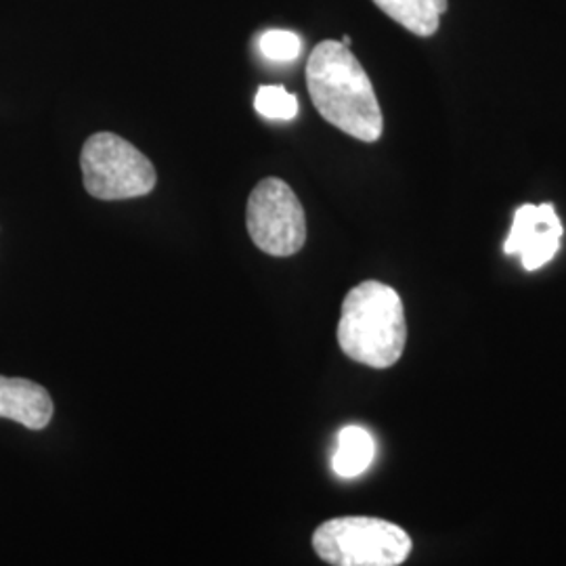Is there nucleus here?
<instances>
[{
    "mask_svg": "<svg viewBox=\"0 0 566 566\" xmlns=\"http://www.w3.org/2000/svg\"><path fill=\"white\" fill-rule=\"evenodd\" d=\"M306 86L324 120L353 139L376 143L385 118L364 65L340 41L319 42L306 63Z\"/></svg>",
    "mask_w": 566,
    "mask_h": 566,
    "instance_id": "1",
    "label": "nucleus"
},
{
    "mask_svg": "<svg viewBox=\"0 0 566 566\" xmlns=\"http://www.w3.org/2000/svg\"><path fill=\"white\" fill-rule=\"evenodd\" d=\"M407 322L401 296L382 282L355 285L343 303L338 344L357 364L386 369L403 355Z\"/></svg>",
    "mask_w": 566,
    "mask_h": 566,
    "instance_id": "2",
    "label": "nucleus"
},
{
    "mask_svg": "<svg viewBox=\"0 0 566 566\" xmlns=\"http://www.w3.org/2000/svg\"><path fill=\"white\" fill-rule=\"evenodd\" d=\"M317 556L329 566H399L411 554V537L374 516L332 518L313 533Z\"/></svg>",
    "mask_w": 566,
    "mask_h": 566,
    "instance_id": "3",
    "label": "nucleus"
},
{
    "mask_svg": "<svg viewBox=\"0 0 566 566\" xmlns=\"http://www.w3.org/2000/svg\"><path fill=\"white\" fill-rule=\"evenodd\" d=\"M82 179L97 200H130L154 191L158 175L154 164L133 143L114 133L88 137L81 154Z\"/></svg>",
    "mask_w": 566,
    "mask_h": 566,
    "instance_id": "4",
    "label": "nucleus"
},
{
    "mask_svg": "<svg viewBox=\"0 0 566 566\" xmlns=\"http://www.w3.org/2000/svg\"><path fill=\"white\" fill-rule=\"evenodd\" d=\"M245 224L254 245L269 256H294L306 242V217L301 200L287 182L269 177L248 200Z\"/></svg>",
    "mask_w": 566,
    "mask_h": 566,
    "instance_id": "5",
    "label": "nucleus"
},
{
    "mask_svg": "<svg viewBox=\"0 0 566 566\" xmlns=\"http://www.w3.org/2000/svg\"><path fill=\"white\" fill-rule=\"evenodd\" d=\"M563 223L552 203H525L514 212V223L504 242L507 256H521L526 271H537L560 250Z\"/></svg>",
    "mask_w": 566,
    "mask_h": 566,
    "instance_id": "6",
    "label": "nucleus"
},
{
    "mask_svg": "<svg viewBox=\"0 0 566 566\" xmlns=\"http://www.w3.org/2000/svg\"><path fill=\"white\" fill-rule=\"evenodd\" d=\"M0 418L42 430L53 418V399L46 388L32 380L0 376Z\"/></svg>",
    "mask_w": 566,
    "mask_h": 566,
    "instance_id": "7",
    "label": "nucleus"
},
{
    "mask_svg": "<svg viewBox=\"0 0 566 566\" xmlns=\"http://www.w3.org/2000/svg\"><path fill=\"white\" fill-rule=\"evenodd\" d=\"M374 4L390 20L422 39L437 34L441 15L449 9L447 0H374Z\"/></svg>",
    "mask_w": 566,
    "mask_h": 566,
    "instance_id": "8",
    "label": "nucleus"
},
{
    "mask_svg": "<svg viewBox=\"0 0 566 566\" xmlns=\"http://www.w3.org/2000/svg\"><path fill=\"white\" fill-rule=\"evenodd\" d=\"M376 458V441L361 426H344L338 432L332 468L340 479H357Z\"/></svg>",
    "mask_w": 566,
    "mask_h": 566,
    "instance_id": "9",
    "label": "nucleus"
},
{
    "mask_svg": "<svg viewBox=\"0 0 566 566\" xmlns=\"http://www.w3.org/2000/svg\"><path fill=\"white\" fill-rule=\"evenodd\" d=\"M256 112L266 120H294L298 116V99L280 84H264L254 99Z\"/></svg>",
    "mask_w": 566,
    "mask_h": 566,
    "instance_id": "10",
    "label": "nucleus"
},
{
    "mask_svg": "<svg viewBox=\"0 0 566 566\" xmlns=\"http://www.w3.org/2000/svg\"><path fill=\"white\" fill-rule=\"evenodd\" d=\"M259 49L264 60L290 63L298 60L303 51V41L298 34L290 30H266L259 41Z\"/></svg>",
    "mask_w": 566,
    "mask_h": 566,
    "instance_id": "11",
    "label": "nucleus"
},
{
    "mask_svg": "<svg viewBox=\"0 0 566 566\" xmlns=\"http://www.w3.org/2000/svg\"><path fill=\"white\" fill-rule=\"evenodd\" d=\"M344 46H350V36H344L343 41Z\"/></svg>",
    "mask_w": 566,
    "mask_h": 566,
    "instance_id": "12",
    "label": "nucleus"
}]
</instances>
